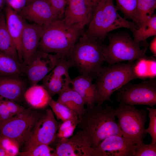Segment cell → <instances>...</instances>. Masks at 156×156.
Masks as SVG:
<instances>
[{"instance_id":"obj_1","label":"cell","mask_w":156,"mask_h":156,"mask_svg":"<svg viewBox=\"0 0 156 156\" xmlns=\"http://www.w3.org/2000/svg\"><path fill=\"white\" fill-rule=\"evenodd\" d=\"M114 109L105 104L87 107L84 114L79 118L77 126L83 131L90 146L95 149L107 137L122 136L115 120Z\"/></svg>"},{"instance_id":"obj_2","label":"cell","mask_w":156,"mask_h":156,"mask_svg":"<svg viewBox=\"0 0 156 156\" xmlns=\"http://www.w3.org/2000/svg\"><path fill=\"white\" fill-rule=\"evenodd\" d=\"M106 46L103 42L88 38L83 32L71 47L66 58L71 67L75 68L80 75L93 81L105 62L104 52Z\"/></svg>"},{"instance_id":"obj_3","label":"cell","mask_w":156,"mask_h":156,"mask_svg":"<svg viewBox=\"0 0 156 156\" xmlns=\"http://www.w3.org/2000/svg\"><path fill=\"white\" fill-rule=\"evenodd\" d=\"M42 28L37 50L65 58L84 31L78 25L69 24L63 18L56 19Z\"/></svg>"},{"instance_id":"obj_4","label":"cell","mask_w":156,"mask_h":156,"mask_svg":"<svg viewBox=\"0 0 156 156\" xmlns=\"http://www.w3.org/2000/svg\"><path fill=\"white\" fill-rule=\"evenodd\" d=\"M135 62H120L102 66L94 83L98 93L97 105L102 106L105 102L110 101L111 96L114 92L136 79L133 70Z\"/></svg>"},{"instance_id":"obj_5","label":"cell","mask_w":156,"mask_h":156,"mask_svg":"<svg viewBox=\"0 0 156 156\" xmlns=\"http://www.w3.org/2000/svg\"><path fill=\"white\" fill-rule=\"evenodd\" d=\"M83 33L88 38L103 42L111 31L121 28L132 31L137 28L136 24L122 17L116 9L114 0H106L95 14Z\"/></svg>"},{"instance_id":"obj_6","label":"cell","mask_w":156,"mask_h":156,"mask_svg":"<svg viewBox=\"0 0 156 156\" xmlns=\"http://www.w3.org/2000/svg\"><path fill=\"white\" fill-rule=\"evenodd\" d=\"M109 40L104 52L105 62L108 65L124 61L132 62L142 59H154L153 56L147 55L140 47L141 43H136L126 31L109 34Z\"/></svg>"},{"instance_id":"obj_7","label":"cell","mask_w":156,"mask_h":156,"mask_svg":"<svg viewBox=\"0 0 156 156\" xmlns=\"http://www.w3.org/2000/svg\"><path fill=\"white\" fill-rule=\"evenodd\" d=\"M114 112L122 136L131 140L136 145L143 142L147 133L145 128L146 111L137 109L134 105L120 103L114 109Z\"/></svg>"},{"instance_id":"obj_8","label":"cell","mask_w":156,"mask_h":156,"mask_svg":"<svg viewBox=\"0 0 156 156\" xmlns=\"http://www.w3.org/2000/svg\"><path fill=\"white\" fill-rule=\"evenodd\" d=\"M115 98L120 103L130 105H156V79H149L137 84L130 81L116 91Z\"/></svg>"},{"instance_id":"obj_9","label":"cell","mask_w":156,"mask_h":156,"mask_svg":"<svg viewBox=\"0 0 156 156\" xmlns=\"http://www.w3.org/2000/svg\"><path fill=\"white\" fill-rule=\"evenodd\" d=\"M35 109L27 108L24 112L0 123V135L16 142L23 146L34 125L43 114Z\"/></svg>"},{"instance_id":"obj_10","label":"cell","mask_w":156,"mask_h":156,"mask_svg":"<svg viewBox=\"0 0 156 156\" xmlns=\"http://www.w3.org/2000/svg\"><path fill=\"white\" fill-rule=\"evenodd\" d=\"M62 122L57 120L51 109H46L29 133L22 151H29L41 144L49 145L55 141Z\"/></svg>"},{"instance_id":"obj_11","label":"cell","mask_w":156,"mask_h":156,"mask_svg":"<svg viewBox=\"0 0 156 156\" xmlns=\"http://www.w3.org/2000/svg\"><path fill=\"white\" fill-rule=\"evenodd\" d=\"M60 57L58 54L37 50L24 68V73L27 76L30 86L42 80L53 70Z\"/></svg>"},{"instance_id":"obj_12","label":"cell","mask_w":156,"mask_h":156,"mask_svg":"<svg viewBox=\"0 0 156 156\" xmlns=\"http://www.w3.org/2000/svg\"><path fill=\"white\" fill-rule=\"evenodd\" d=\"M55 141V156H94V149L81 130L70 138L56 139Z\"/></svg>"},{"instance_id":"obj_13","label":"cell","mask_w":156,"mask_h":156,"mask_svg":"<svg viewBox=\"0 0 156 156\" xmlns=\"http://www.w3.org/2000/svg\"><path fill=\"white\" fill-rule=\"evenodd\" d=\"M18 13L24 19L42 27L57 19L50 0H34L25 5Z\"/></svg>"},{"instance_id":"obj_14","label":"cell","mask_w":156,"mask_h":156,"mask_svg":"<svg viewBox=\"0 0 156 156\" xmlns=\"http://www.w3.org/2000/svg\"><path fill=\"white\" fill-rule=\"evenodd\" d=\"M136 145L132 140L122 136H111L95 149L94 156H133Z\"/></svg>"},{"instance_id":"obj_15","label":"cell","mask_w":156,"mask_h":156,"mask_svg":"<svg viewBox=\"0 0 156 156\" xmlns=\"http://www.w3.org/2000/svg\"><path fill=\"white\" fill-rule=\"evenodd\" d=\"M93 16L88 0H67L63 19L67 23L77 25L83 29Z\"/></svg>"},{"instance_id":"obj_16","label":"cell","mask_w":156,"mask_h":156,"mask_svg":"<svg viewBox=\"0 0 156 156\" xmlns=\"http://www.w3.org/2000/svg\"><path fill=\"white\" fill-rule=\"evenodd\" d=\"M43 33L42 27L35 23H25L22 33L21 43L23 64L28 65L36 51Z\"/></svg>"},{"instance_id":"obj_17","label":"cell","mask_w":156,"mask_h":156,"mask_svg":"<svg viewBox=\"0 0 156 156\" xmlns=\"http://www.w3.org/2000/svg\"><path fill=\"white\" fill-rule=\"evenodd\" d=\"M21 76L0 77V98L12 100L18 103L24 99V95L28 86Z\"/></svg>"},{"instance_id":"obj_18","label":"cell","mask_w":156,"mask_h":156,"mask_svg":"<svg viewBox=\"0 0 156 156\" xmlns=\"http://www.w3.org/2000/svg\"><path fill=\"white\" fill-rule=\"evenodd\" d=\"M4 12L7 29L16 46L20 62L23 64L21 38L26 22L18 12L8 4Z\"/></svg>"},{"instance_id":"obj_19","label":"cell","mask_w":156,"mask_h":156,"mask_svg":"<svg viewBox=\"0 0 156 156\" xmlns=\"http://www.w3.org/2000/svg\"><path fill=\"white\" fill-rule=\"evenodd\" d=\"M92 80L80 75L72 79L71 88L81 96L87 107L95 105L97 101L98 93Z\"/></svg>"},{"instance_id":"obj_20","label":"cell","mask_w":156,"mask_h":156,"mask_svg":"<svg viewBox=\"0 0 156 156\" xmlns=\"http://www.w3.org/2000/svg\"><path fill=\"white\" fill-rule=\"evenodd\" d=\"M24 98L31 108L36 109L46 107L52 98L42 85L37 84L30 86L27 89Z\"/></svg>"},{"instance_id":"obj_21","label":"cell","mask_w":156,"mask_h":156,"mask_svg":"<svg viewBox=\"0 0 156 156\" xmlns=\"http://www.w3.org/2000/svg\"><path fill=\"white\" fill-rule=\"evenodd\" d=\"M58 94L57 101L76 112L79 118L84 114L86 111L84 101L80 95L71 87L63 90Z\"/></svg>"},{"instance_id":"obj_22","label":"cell","mask_w":156,"mask_h":156,"mask_svg":"<svg viewBox=\"0 0 156 156\" xmlns=\"http://www.w3.org/2000/svg\"><path fill=\"white\" fill-rule=\"evenodd\" d=\"M0 51L20 62L16 46L6 27L4 10L0 14Z\"/></svg>"},{"instance_id":"obj_23","label":"cell","mask_w":156,"mask_h":156,"mask_svg":"<svg viewBox=\"0 0 156 156\" xmlns=\"http://www.w3.org/2000/svg\"><path fill=\"white\" fill-rule=\"evenodd\" d=\"M133 39L136 43H143L144 51L148 47L147 39L148 38L156 35V15L154 14L147 21L141 26L131 31Z\"/></svg>"},{"instance_id":"obj_24","label":"cell","mask_w":156,"mask_h":156,"mask_svg":"<svg viewBox=\"0 0 156 156\" xmlns=\"http://www.w3.org/2000/svg\"><path fill=\"white\" fill-rule=\"evenodd\" d=\"M24 66L10 56L0 51V77L21 75Z\"/></svg>"},{"instance_id":"obj_25","label":"cell","mask_w":156,"mask_h":156,"mask_svg":"<svg viewBox=\"0 0 156 156\" xmlns=\"http://www.w3.org/2000/svg\"><path fill=\"white\" fill-rule=\"evenodd\" d=\"M156 8V0H137L135 17L137 27L151 17Z\"/></svg>"},{"instance_id":"obj_26","label":"cell","mask_w":156,"mask_h":156,"mask_svg":"<svg viewBox=\"0 0 156 156\" xmlns=\"http://www.w3.org/2000/svg\"><path fill=\"white\" fill-rule=\"evenodd\" d=\"M49 106L50 107L57 118L61 120L62 122L70 120L79 123L78 115L64 105L52 98L49 103Z\"/></svg>"},{"instance_id":"obj_27","label":"cell","mask_w":156,"mask_h":156,"mask_svg":"<svg viewBox=\"0 0 156 156\" xmlns=\"http://www.w3.org/2000/svg\"><path fill=\"white\" fill-rule=\"evenodd\" d=\"M117 11H120L125 19H129L135 23V12L137 0H116Z\"/></svg>"},{"instance_id":"obj_28","label":"cell","mask_w":156,"mask_h":156,"mask_svg":"<svg viewBox=\"0 0 156 156\" xmlns=\"http://www.w3.org/2000/svg\"><path fill=\"white\" fill-rule=\"evenodd\" d=\"M42 80V85L47 90L51 97L68 88L66 87L62 83L56 80L49 73Z\"/></svg>"},{"instance_id":"obj_29","label":"cell","mask_w":156,"mask_h":156,"mask_svg":"<svg viewBox=\"0 0 156 156\" xmlns=\"http://www.w3.org/2000/svg\"><path fill=\"white\" fill-rule=\"evenodd\" d=\"M21 156H55V149L49 145L41 144L29 151L20 152Z\"/></svg>"},{"instance_id":"obj_30","label":"cell","mask_w":156,"mask_h":156,"mask_svg":"<svg viewBox=\"0 0 156 156\" xmlns=\"http://www.w3.org/2000/svg\"><path fill=\"white\" fill-rule=\"evenodd\" d=\"M0 145L6 152L8 156L18 155L20 148L14 140L0 135Z\"/></svg>"},{"instance_id":"obj_31","label":"cell","mask_w":156,"mask_h":156,"mask_svg":"<svg viewBox=\"0 0 156 156\" xmlns=\"http://www.w3.org/2000/svg\"><path fill=\"white\" fill-rule=\"evenodd\" d=\"M79 122L72 120L62 122L58 130L56 139L68 138L73 135Z\"/></svg>"},{"instance_id":"obj_32","label":"cell","mask_w":156,"mask_h":156,"mask_svg":"<svg viewBox=\"0 0 156 156\" xmlns=\"http://www.w3.org/2000/svg\"><path fill=\"white\" fill-rule=\"evenodd\" d=\"M148 60L142 59L135 61L133 70L136 79H145L149 78Z\"/></svg>"},{"instance_id":"obj_33","label":"cell","mask_w":156,"mask_h":156,"mask_svg":"<svg viewBox=\"0 0 156 156\" xmlns=\"http://www.w3.org/2000/svg\"><path fill=\"white\" fill-rule=\"evenodd\" d=\"M148 111V115L149 118L148 127L145 131L151 135L152 144L156 143V109L153 107H146Z\"/></svg>"},{"instance_id":"obj_34","label":"cell","mask_w":156,"mask_h":156,"mask_svg":"<svg viewBox=\"0 0 156 156\" xmlns=\"http://www.w3.org/2000/svg\"><path fill=\"white\" fill-rule=\"evenodd\" d=\"M156 143L145 144L142 142L136 145L133 156H156Z\"/></svg>"},{"instance_id":"obj_35","label":"cell","mask_w":156,"mask_h":156,"mask_svg":"<svg viewBox=\"0 0 156 156\" xmlns=\"http://www.w3.org/2000/svg\"><path fill=\"white\" fill-rule=\"evenodd\" d=\"M52 9L57 19L63 18L67 0H50Z\"/></svg>"},{"instance_id":"obj_36","label":"cell","mask_w":156,"mask_h":156,"mask_svg":"<svg viewBox=\"0 0 156 156\" xmlns=\"http://www.w3.org/2000/svg\"><path fill=\"white\" fill-rule=\"evenodd\" d=\"M4 100L10 112L13 116L23 113L27 109L14 101L5 99Z\"/></svg>"},{"instance_id":"obj_37","label":"cell","mask_w":156,"mask_h":156,"mask_svg":"<svg viewBox=\"0 0 156 156\" xmlns=\"http://www.w3.org/2000/svg\"><path fill=\"white\" fill-rule=\"evenodd\" d=\"M13 116L10 112L4 99L0 98V123L9 120Z\"/></svg>"},{"instance_id":"obj_38","label":"cell","mask_w":156,"mask_h":156,"mask_svg":"<svg viewBox=\"0 0 156 156\" xmlns=\"http://www.w3.org/2000/svg\"><path fill=\"white\" fill-rule=\"evenodd\" d=\"M106 0H88L93 12H96L103 5Z\"/></svg>"},{"instance_id":"obj_39","label":"cell","mask_w":156,"mask_h":156,"mask_svg":"<svg viewBox=\"0 0 156 156\" xmlns=\"http://www.w3.org/2000/svg\"><path fill=\"white\" fill-rule=\"evenodd\" d=\"M156 59L148 60V74L149 79L155 78L156 76Z\"/></svg>"},{"instance_id":"obj_40","label":"cell","mask_w":156,"mask_h":156,"mask_svg":"<svg viewBox=\"0 0 156 156\" xmlns=\"http://www.w3.org/2000/svg\"><path fill=\"white\" fill-rule=\"evenodd\" d=\"M149 48L154 56L156 55V37L155 36L151 42Z\"/></svg>"},{"instance_id":"obj_41","label":"cell","mask_w":156,"mask_h":156,"mask_svg":"<svg viewBox=\"0 0 156 156\" xmlns=\"http://www.w3.org/2000/svg\"><path fill=\"white\" fill-rule=\"evenodd\" d=\"M6 2V0H0V14L3 11V8Z\"/></svg>"},{"instance_id":"obj_42","label":"cell","mask_w":156,"mask_h":156,"mask_svg":"<svg viewBox=\"0 0 156 156\" xmlns=\"http://www.w3.org/2000/svg\"><path fill=\"white\" fill-rule=\"evenodd\" d=\"M0 156H8L5 151L0 145Z\"/></svg>"},{"instance_id":"obj_43","label":"cell","mask_w":156,"mask_h":156,"mask_svg":"<svg viewBox=\"0 0 156 156\" xmlns=\"http://www.w3.org/2000/svg\"><path fill=\"white\" fill-rule=\"evenodd\" d=\"M34 0H25L26 1V5H27L30 3H31V2L33 1Z\"/></svg>"}]
</instances>
